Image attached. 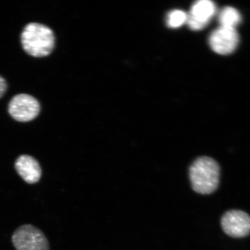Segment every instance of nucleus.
I'll return each mask as SVG.
<instances>
[{
	"label": "nucleus",
	"instance_id": "obj_4",
	"mask_svg": "<svg viewBox=\"0 0 250 250\" xmlns=\"http://www.w3.org/2000/svg\"><path fill=\"white\" fill-rule=\"evenodd\" d=\"M8 111L15 121L27 123L38 117L40 104L32 96L24 93L18 94L9 102Z\"/></svg>",
	"mask_w": 250,
	"mask_h": 250
},
{
	"label": "nucleus",
	"instance_id": "obj_5",
	"mask_svg": "<svg viewBox=\"0 0 250 250\" xmlns=\"http://www.w3.org/2000/svg\"><path fill=\"white\" fill-rule=\"evenodd\" d=\"M221 223L224 232L233 238H242L250 234V217L243 211L227 212L222 217Z\"/></svg>",
	"mask_w": 250,
	"mask_h": 250
},
{
	"label": "nucleus",
	"instance_id": "obj_2",
	"mask_svg": "<svg viewBox=\"0 0 250 250\" xmlns=\"http://www.w3.org/2000/svg\"><path fill=\"white\" fill-rule=\"evenodd\" d=\"M21 40L24 51L36 58L51 54L55 44L53 31L39 23L27 24L21 34Z\"/></svg>",
	"mask_w": 250,
	"mask_h": 250
},
{
	"label": "nucleus",
	"instance_id": "obj_8",
	"mask_svg": "<svg viewBox=\"0 0 250 250\" xmlns=\"http://www.w3.org/2000/svg\"><path fill=\"white\" fill-rule=\"evenodd\" d=\"M216 7L213 2L208 0L197 1L192 5L189 17L208 24L215 14Z\"/></svg>",
	"mask_w": 250,
	"mask_h": 250
},
{
	"label": "nucleus",
	"instance_id": "obj_6",
	"mask_svg": "<svg viewBox=\"0 0 250 250\" xmlns=\"http://www.w3.org/2000/svg\"><path fill=\"white\" fill-rule=\"evenodd\" d=\"M239 37L235 29L221 26L209 37V44L212 51L222 55L230 54L238 45Z\"/></svg>",
	"mask_w": 250,
	"mask_h": 250
},
{
	"label": "nucleus",
	"instance_id": "obj_7",
	"mask_svg": "<svg viewBox=\"0 0 250 250\" xmlns=\"http://www.w3.org/2000/svg\"><path fill=\"white\" fill-rule=\"evenodd\" d=\"M14 167L19 176L29 184L38 183L42 176V168L38 161L29 155L19 156Z\"/></svg>",
	"mask_w": 250,
	"mask_h": 250
},
{
	"label": "nucleus",
	"instance_id": "obj_10",
	"mask_svg": "<svg viewBox=\"0 0 250 250\" xmlns=\"http://www.w3.org/2000/svg\"><path fill=\"white\" fill-rule=\"evenodd\" d=\"M188 15L181 10H174L168 14L167 18V26L170 28H178L187 22Z\"/></svg>",
	"mask_w": 250,
	"mask_h": 250
},
{
	"label": "nucleus",
	"instance_id": "obj_9",
	"mask_svg": "<svg viewBox=\"0 0 250 250\" xmlns=\"http://www.w3.org/2000/svg\"><path fill=\"white\" fill-rule=\"evenodd\" d=\"M219 21L222 27L235 28L241 22V16L237 9L228 7L222 9L219 15Z\"/></svg>",
	"mask_w": 250,
	"mask_h": 250
},
{
	"label": "nucleus",
	"instance_id": "obj_1",
	"mask_svg": "<svg viewBox=\"0 0 250 250\" xmlns=\"http://www.w3.org/2000/svg\"><path fill=\"white\" fill-rule=\"evenodd\" d=\"M189 174L192 189L196 193L208 195L217 189L220 168L214 159L208 156L196 159L190 165Z\"/></svg>",
	"mask_w": 250,
	"mask_h": 250
},
{
	"label": "nucleus",
	"instance_id": "obj_3",
	"mask_svg": "<svg viewBox=\"0 0 250 250\" xmlns=\"http://www.w3.org/2000/svg\"><path fill=\"white\" fill-rule=\"evenodd\" d=\"M11 240L16 250H50L45 234L32 225L18 227L12 234Z\"/></svg>",
	"mask_w": 250,
	"mask_h": 250
},
{
	"label": "nucleus",
	"instance_id": "obj_11",
	"mask_svg": "<svg viewBox=\"0 0 250 250\" xmlns=\"http://www.w3.org/2000/svg\"><path fill=\"white\" fill-rule=\"evenodd\" d=\"M7 89V83L4 78L0 76V98L4 96Z\"/></svg>",
	"mask_w": 250,
	"mask_h": 250
}]
</instances>
